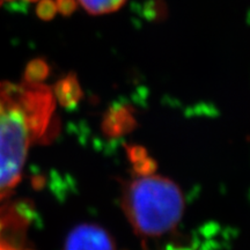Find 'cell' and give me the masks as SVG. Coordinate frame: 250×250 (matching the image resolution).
Masks as SVG:
<instances>
[{"instance_id": "1", "label": "cell", "mask_w": 250, "mask_h": 250, "mask_svg": "<svg viewBox=\"0 0 250 250\" xmlns=\"http://www.w3.org/2000/svg\"><path fill=\"white\" fill-rule=\"evenodd\" d=\"M44 62L28 66L21 83H0V201L17 187L31 146L43 138L55 111Z\"/></svg>"}, {"instance_id": "2", "label": "cell", "mask_w": 250, "mask_h": 250, "mask_svg": "<svg viewBox=\"0 0 250 250\" xmlns=\"http://www.w3.org/2000/svg\"><path fill=\"white\" fill-rule=\"evenodd\" d=\"M180 189L166 177L139 168L124 190L123 208L130 224L142 236L159 237L173 230L183 213Z\"/></svg>"}, {"instance_id": "3", "label": "cell", "mask_w": 250, "mask_h": 250, "mask_svg": "<svg viewBox=\"0 0 250 250\" xmlns=\"http://www.w3.org/2000/svg\"><path fill=\"white\" fill-rule=\"evenodd\" d=\"M65 250H114V245L102 228L81 225L68 235Z\"/></svg>"}, {"instance_id": "4", "label": "cell", "mask_w": 250, "mask_h": 250, "mask_svg": "<svg viewBox=\"0 0 250 250\" xmlns=\"http://www.w3.org/2000/svg\"><path fill=\"white\" fill-rule=\"evenodd\" d=\"M83 8L92 15H102L116 12L126 0H79Z\"/></svg>"}, {"instance_id": "5", "label": "cell", "mask_w": 250, "mask_h": 250, "mask_svg": "<svg viewBox=\"0 0 250 250\" xmlns=\"http://www.w3.org/2000/svg\"><path fill=\"white\" fill-rule=\"evenodd\" d=\"M57 13V6L54 0H42L37 7V14L43 20H51Z\"/></svg>"}, {"instance_id": "6", "label": "cell", "mask_w": 250, "mask_h": 250, "mask_svg": "<svg viewBox=\"0 0 250 250\" xmlns=\"http://www.w3.org/2000/svg\"><path fill=\"white\" fill-rule=\"evenodd\" d=\"M57 11L64 17H70L77 11V0H56Z\"/></svg>"}, {"instance_id": "7", "label": "cell", "mask_w": 250, "mask_h": 250, "mask_svg": "<svg viewBox=\"0 0 250 250\" xmlns=\"http://www.w3.org/2000/svg\"><path fill=\"white\" fill-rule=\"evenodd\" d=\"M0 250H20L4 239L1 232V223H0Z\"/></svg>"}, {"instance_id": "8", "label": "cell", "mask_w": 250, "mask_h": 250, "mask_svg": "<svg viewBox=\"0 0 250 250\" xmlns=\"http://www.w3.org/2000/svg\"><path fill=\"white\" fill-rule=\"evenodd\" d=\"M176 250H186V249H176Z\"/></svg>"}, {"instance_id": "9", "label": "cell", "mask_w": 250, "mask_h": 250, "mask_svg": "<svg viewBox=\"0 0 250 250\" xmlns=\"http://www.w3.org/2000/svg\"><path fill=\"white\" fill-rule=\"evenodd\" d=\"M31 1H34V0H31Z\"/></svg>"}]
</instances>
